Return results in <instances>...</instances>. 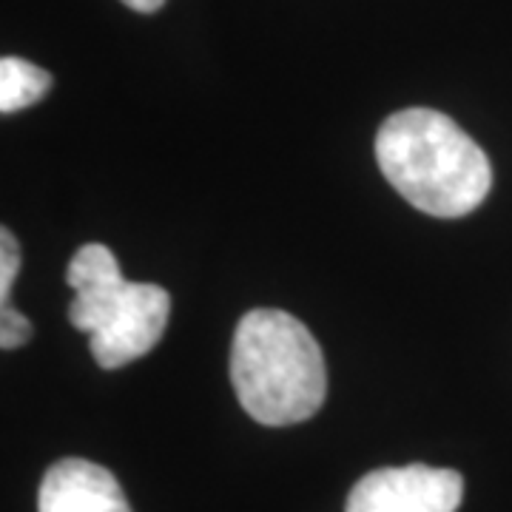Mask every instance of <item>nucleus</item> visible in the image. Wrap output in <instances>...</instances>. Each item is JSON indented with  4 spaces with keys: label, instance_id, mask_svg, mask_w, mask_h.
<instances>
[{
    "label": "nucleus",
    "instance_id": "nucleus-1",
    "mask_svg": "<svg viewBox=\"0 0 512 512\" xmlns=\"http://www.w3.org/2000/svg\"><path fill=\"white\" fill-rule=\"evenodd\" d=\"M376 160L404 200L441 220L467 217L493 188V165L481 146L433 109L390 114L376 134Z\"/></svg>",
    "mask_w": 512,
    "mask_h": 512
},
{
    "label": "nucleus",
    "instance_id": "nucleus-2",
    "mask_svg": "<svg viewBox=\"0 0 512 512\" xmlns=\"http://www.w3.org/2000/svg\"><path fill=\"white\" fill-rule=\"evenodd\" d=\"M231 384L245 413L259 424H299L316 416L325 402V356L296 316L256 308L239 319L234 333Z\"/></svg>",
    "mask_w": 512,
    "mask_h": 512
},
{
    "label": "nucleus",
    "instance_id": "nucleus-3",
    "mask_svg": "<svg viewBox=\"0 0 512 512\" xmlns=\"http://www.w3.org/2000/svg\"><path fill=\"white\" fill-rule=\"evenodd\" d=\"M66 282L74 291L69 322L92 336L89 348L103 370L137 362L163 339L171 296L151 282H128L106 245H83L66 268Z\"/></svg>",
    "mask_w": 512,
    "mask_h": 512
},
{
    "label": "nucleus",
    "instance_id": "nucleus-4",
    "mask_svg": "<svg viewBox=\"0 0 512 512\" xmlns=\"http://www.w3.org/2000/svg\"><path fill=\"white\" fill-rule=\"evenodd\" d=\"M464 478L427 464L382 467L367 473L348 495V512H456Z\"/></svg>",
    "mask_w": 512,
    "mask_h": 512
},
{
    "label": "nucleus",
    "instance_id": "nucleus-5",
    "mask_svg": "<svg viewBox=\"0 0 512 512\" xmlns=\"http://www.w3.org/2000/svg\"><path fill=\"white\" fill-rule=\"evenodd\" d=\"M37 512H131V507L106 467L86 458H63L40 481Z\"/></svg>",
    "mask_w": 512,
    "mask_h": 512
},
{
    "label": "nucleus",
    "instance_id": "nucleus-6",
    "mask_svg": "<svg viewBox=\"0 0 512 512\" xmlns=\"http://www.w3.org/2000/svg\"><path fill=\"white\" fill-rule=\"evenodd\" d=\"M52 89V74L40 69L23 57H3L0 60V111L29 109L43 100Z\"/></svg>",
    "mask_w": 512,
    "mask_h": 512
},
{
    "label": "nucleus",
    "instance_id": "nucleus-7",
    "mask_svg": "<svg viewBox=\"0 0 512 512\" xmlns=\"http://www.w3.org/2000/svg\"><path fill=\"white\" fill-rule=\"evenodd\" d=\"M20 268V248L15 234L9 228L0 231V308L9 305V293L15 285V276Z\"/></svg>",
    "mask_w": 512,
    "mask_h": 512
},
{
    "label": "nucleus",
    "instance_id": "nucleus-8",
    "mask_svg": "<svg viewBox=\"0 0 512 512\" xmlns=\"http://www.w3.org/2000/svg\"><path fill=\"white\" fill-rule=\"evenodd\" d=\"M32 339V322L15 308H0V348L15 350L23 348Z\"/></svg>",
    "mask_w": 512,
    "mask_h": 512
},
{
    "label": "nucleus",
    "instance_id": "nucleus-9",
    "mask_svg": "<svg viewBox=\"0 0 512 512\" xmlns=\"http://www.w3.org/2000/svg\"><path fill=\"white\" fill-rule=\"evenodd\" d=\"M120 3H126L128 9H134L140 15H151V12H157L163 6L165 0H120Z\"/></svg>",
    "mask_w": 512,
    "mask_h": 512
}]
</instances>
